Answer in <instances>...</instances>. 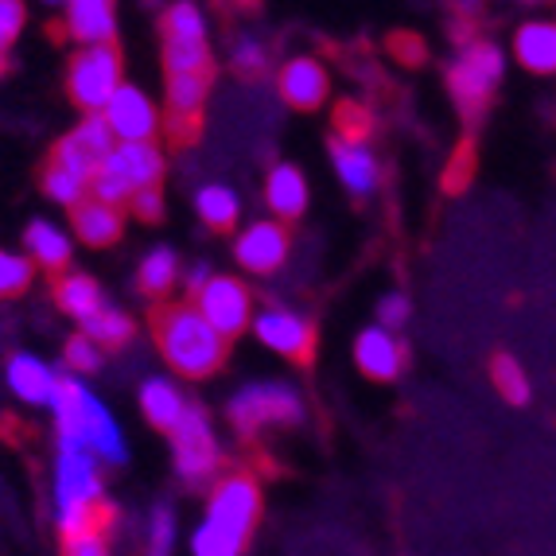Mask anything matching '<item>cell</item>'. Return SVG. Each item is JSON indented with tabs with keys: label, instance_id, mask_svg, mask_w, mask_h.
<instances>
[{
	"label": "cell",
	"instance_id": "2e32d148",
	"mask_svg": "<svg viewBox=\"0 0 556 556\" xmlns=\"http://www.w3.org/2000/svg\"><path fill=\"white\" fill-rule=\"evenodd\" d=\"M354 358H358L362 374L374 378V381L397 378L401 366H405V351H401V343L390 331H381V327H370V331L358 334V343H354Z\"/></svg>",
	"mask_w": 556,
	"mask_h": 556
},
{
	"label": "cell",
	"instance_id": "f1b7e54d",
	"mask_svg": "<svg viewBox=\"0 0 556 556\" xmlns=\"http://www.w3.org/2000/svg\"><path fill=\"white\" fill-rule=\"evenodd\" d=\"M83 334L93 346H121L132 334V324L121 312H113V307H102L98 316L83 324Z\"/></svg>",
	"mask_w": 556,
	"mask_h": 556
},
{
	"label": "cell",
	"instance_id": "484cf974",
	"mask_svg": "<svg viewBox=\"0 0 556 556\" xmlns=\"http://www.w3.org/2000/svg\"><path fill=\"white\" fill-rule=\"evenodd\" d=\"M176 273H179V257L167 245H160V250H152L149 257L140 261L137 285L144 296H164L167 288L176 285Z\"/></svg>",
	"mask_w": 556,
	"mask_h": 556
},
{
	"label": "cell",
	"instance_id": "5b68a950",
	"mask_svg": "<svg viewBox=\"0 0 556 556\" xmlns=\"http://www.w3.org/2000/svg\"><path fill=\"white\" fill-rule=\"evenodd\" d=\"M164 63L172 78H211V47L206 24L195 4H172L164 12Z\"/></svg>",
	"mask_w": 556,
	"mask_h": 556
},
{
	"label": "cell",
	"instance_id": "60d3db41",
	"mask_svg": "<svg viewBox=\"0 0 556 556\" xmlns=\"http://www.w3.org/2000/svg\"><path fill=\"white\" fill-rule=\"evenodd\" d=\"M464 164L471 167V144H464V149H459V160H455V167L447 172V187H452V191H459V187H464Z\"/></svg>",
	"mask_w": 556,
	"mask_h": 556
},
{
	"label": "cell",
	"instance_id": "9a60e30c",
	"mask_svg": "<svg viewBox=\"0 0 556 556\" xmlns=\"http://www.w3.org/2000/svg\"><path fill=\"white\" fill-rule=\"evenodd\" d=\"M327 71L316 59H292V63L280 71L277 90L292 110H319L327 98Z\"/></svg>",
	"mask_w": 556,
	"mask_h": 556
},
{
	"label": "cell",
	"instance_id": "d590c367",
	"mask_svg": "<svg viewBox=\"0 0 556 556\" xmlns=\"http://www.w3.org/2000/svg\"><path fill=\"white\" fill-rule=\"evenodd\" d=\"M98 362H102V354H98V346L86 339V334H75L71 343H66V366H75V370H98Z\"/></svg>",
	"mask_w": 556,
	"mask_h": 556
},
{
	"label": "cell",
	"instance_id": "4316f807",
	"mask_svg": "<svg viewBox=\"0 0 556 556\" xmlns=\"http://www.w3.org/2000/svg\"><path fill=\"white\" fill-rule=\"evenodd\" d=\"M195 206H199V214H203V223L211 226V230H233V223H238V214H241V206H238V195H233L230 187H203L195 195Z\"/></svg>",
	"mask_w": 556,
	"mask_h": 556
},
{
	"label": "cell",
	"instance_id": "4dcf8cb0",
	"mask_svg": "<svg viewBox=\"0 0 556 556\" xmlns=\"http://www.w3.org/2000/svg\"><path fill=\"white\" fill-rule=\"evenodd\" d=\"M491 378H494V386H498V393L510 401V405H526V401H529V378L521 374V366L510 358V354H498V358H494Z\"/></svg>",
	"mask_w": 556,
	"mask_h": 556
},
{
	"label": "cell",
	"instance_id": "4fadbf2b",
	"mask_svg": "<svg viewBox=\"0 0 556 556\" xmlns=\"http://www.w3.org/2000/svg\"><path fill=\"white\" fill-rule=\"evenodd\" d=\"M102 117L113 140H121V144H149V137L156 132V110L137 86H121Z\"/></svg>",
	"mask_w": 556,
	"mask_h": 556
},
{
	"label": "cell",
	"instance_id": "5bb4252c",
	"mask_svg": "<svg viewBox=\"0 0 556 556\" xmlns=\"http://www.w3.org/2000/svg\"><path fill=\"white\" fill-rule=\"evenodd\" d=\"M288 230L280 223H253L238 238V261L250 273H277L288 257Z\"/></svg>",
	"mask_w": 556,
	"mask_h": 556
},
{
	"label": "cell",
	"instance_id": "6da1fadb",
	"mask_svg": "<svg viewBox=\"0 0 556 556\" xmlns=\"http://www.w3.org/2000/svg\"><path fill=\"white\" fill-rule=\"evenodd\" d=\"M261 514V486L253 475H230L218 482L203 526L195 529V556H241Z\"/></svg>",
	"mask_w": 556,
	"mask_h": 556
},
{
	"label": "cell",
	"instance_id": "8992f818",
	"mask_svg": "<svg viewBox=\"0 0 556 556\" xmlns=\"http://www.w3.org/2000/svg\"><path fill=\"white\" fill-rule=\"evenodd\" d=\"M121 90V55L117 47H83L71 59L66 71V93L78 110H86L90 117L105 113V105L113 102V93Z\"/></svg>",
	"mask_w": 556,
	"mask_h": 556
},
{
	"label": "cell",
	"instance_id": "ffe728a7",
	"mask_svg": "<svg viewBox=\"0 0 556 556\" xmlns=\"http://www.w3.org/2000/svg\"><path fill=\"white\" fill-rule=\"evenodd\" d=\"M331 160L334 172L351 187V195H370L374 187H378V160H374L370 149L346 144V140H331Z\"/></svg>",
	"mask_w": 556,
	"mask_h": 556
},
{
	"label": "cell",
	"instance_id": "44dd1931",
	"mask_svg": "<svg viewBox=\"0 0 556 556\" xmlns=\"http://www.w3.org/2000/svg\"><path fill=\"white\" fill-rule=\"evenodd\" d=\"M75 230L86 245H110V241L121 238L125 230V218H121L117 206H105L98 199H83L75 206Z\"/></svg>",
	"mask_w": 556,
	"mask_h": 556
},
{
	"label": "cell",
	"instance_id": "7c38bea8",
	"mask_svg": "<svg viewBox=\"0 0 556 556\" xmlns=\"http://www.w3.org/2000/svg\"><path fill=\"white\" fill-rule=\"evenodd\" d=\"M253 331H257V339L269 351L285 354V358L292 362H312V351H316V331H312V324L300 316H292V312H285V307H269V312H261L257 324H253Z\"/></svg>",
	"mask_w": 556,
	"mask_h": 556
},
{
	"label": "cell",
	"instance_id": "3957f363",
	"mask_svg": "<svg viewBox=\"0 0 556 556\" xmlns=\"http://www.w3.org/2000/svg\"><path fill=\"white\" fill-rule=\"evenodd\" d=\"M51 408H55V425H59V447H86L90 455H102L110 464L125 459V444H121L117 425H113V417L105 413L102 401H93V393L86 390L83 381L59 378Z\"/></svg>",
	"mask_w": 556,
	"mask_h": 556
},
{
	"label": "cell",
	"instance_id": "e0dca14e",
	"mask_svg": "<svg viewBox=\"0 0 556 556\" xmlns=\"http://www.w3.org/2000/svg\"><path fill=\"white\" fill-rule=\"evenodd\" d=\"M66 31L86 47H110L117 20L110 0H75L66 4Z\"/></svg>",
	"mask_w": 556,
	"mask_h": 556
},
{
	"label": "cell",
	"instance_id": "e575fe53",
	"mask_svg": "<svg viewBox=\"0 0 556 556\" xmlns=\"http://www.w3.org/2000/svg\"><path fill=\"white\" fill-rule=\"evenodd\" d=\"M20 28H24V4H16V0H0V59H4V51L16 43Z\"/></svg>",
	"mask_w": 556,
	"mask_h": 556
},
{
	"label": "cell",
	"instance_id": "74e56055",
	"mask_svg": "<svg viewBox=\"0 0 556 556\" xmlns=\"http://www.w3.org/2000/svg\"><path fill=\"white\" fill-rule=\"evenodd\" d=\"M408 319V300L405 296H386L381 300V331H397V327H405Z\"/></svg>",
	"mask_w": 556,
	"mask_h": 556
},
{
	"label": "cell",
	"instance_id": "1f68e13d",
	"mask_svg": "<svg viewBox=\"0 0 556 556\" xmlns=\"http://www.w3.org/2000/svg\"><path fill=\"white\" fill-rule=\"evenodd\" d=\"M31 285V261L16 257V253L0 250V300L20 296Z\"/></svg>",
	"mask_w": 556,
	"mask_h": 556
},
{
	"label": "cell",
	"instance_id": "f546056e",
	"mask_svg": "<svg viewBox=\"0 0 556 556\" xmlns=\"http://www.w3.org/2000/svg\"><path fill=\"white\" fill-rule=\"evenodd\" d=\"M86 179L83 176H75V172H66V167H59V164H47L43 167V191L55 203H63V206H78L83 203V195H86Z\"/></svg>",
	"mask_w": 556,
	"mask_h": 556
},
{
	"label": "cell",
	"instance_id": "7402d4cb",
	"mask_svg": "<svg viewBox=\"0 0 556 556\" xmlns=\"http://www.w3.org/2000/svg\"><path fill=\"white\" fill-rule=\"evenodd\" d=\"M140 408H144V417H149L152 425L167 428V432H176V425L184 420V413H187L179 390L164 378H149L144 386H140Z\"/></svg>",
	"mask_w": 556,
	"mask_h": 556
},
{
	"label": "cell",
	"instance_id": "8fae6325",
	"mask_svg": "<svg viewBox=\"0 0 556 556\" xmlns=\"http://www.w3.org/2000/svg\"><path fill=\"white\" fill-rule=\"evenodd\" d=\"M250 288L233 277H211L206 288L195 296L199 316L223 334V339H233V334L245 331L250 324Z\"/></svg>",
	"mask_w": 556,
	"mask_h": 556
},
{
	"label": "cell",
	"instance_id": "603a6c76",
	"mask_svg": "<svg viewBox=\"0 0 556 556\" xmlns=\"http://www.w3.org/2000/svg\"><path fill=\"white\" fill-rule=\"evenodd\" d=\"M265 199H269V211H277V218H296L307 206V184L292 164L273 167L269 184H265Z\"/></svg>",
	"mask_w": 556,
	"mask_h": 556
},
{
	"label": "cell",
	"instance_id": "d6986e66",
	"mask_svg": "<svg viewBox=\"0 0 556 556\" xmlns=\"http://www.w3.org/2000/svg\"><path fill=\"white\" fill-rule=\"evenodd\" d=\"M521 66L538 71V75H556V20H533L514 39Z\"/></svg>",
	"mask_w": 556,
	"mask_h": 556
},
{
	"label": "cell",
	"instance_id": "836d02e7",
	"mask_svg": "<svg viewBox=\"0 0 556 556\" xmlns=\"http://www.w3.org/2000/svg\"><path fill=\"white\" fill-rule=\"evenodd\" d=\"M172 545H176V514L160 506L152 514V529H149V553L152 556H172Z\"/></svg>",
	"mask_w": 556,
	"mask_h": 556
},
{
	"label": "cell",
	"instance_id": "ac0fdd59",
	"mask_svg": "<svg viewBox=\"0 0 556 556\" xmlns=\"http://www.w3.org/2000/svg\"><path fill=\"white\" fill-rule=\"evenodd\" d=\"M9 386L16 397L31 401V405H51V401H55V390H59V378L47 362L31 358V354H12Z\"/></svg>",
	"mask_w": 556,
	"mask_h": 556
},
{
	"label": "cell",
	"instance_id": "52a82bcc",
	"mask_svg": "<svg viewBox=\"0 0 556 556\" xmlns=\"http://www.w3.org/2000/svg\"><path fill=\"white\" fill-rule=\"evenodd\" d=\"M502 78V55L491 43H471L447 71V90L467 121H479L494 98V86Z\"/></svg>",
	"mask_w": 556,
	"mask_h": 556
},
{
	"label": "cell",
	"instance_id": "8d00e7d4",
	"mask_svg": "<svg viewBox=\"0 0 556 556\" xmlns=\"http://www.w3.org/2000/svg\"><path fill=\"white\" fill-rule=\"evenodd\" d=\"M265 63H269V55H265V47H261V43H253V39L238 43L233 66H238L241 75H261V71H265Z\"/></svg>",
	"mask_w": 556,
	"mask_h": 556
},
{
	"label": "cell",
	"instance_id": "f35d334b",
	"mask_svg": "<svg viewBox=\"0 0 556 556\" xmlns=\"http://www.w3.org/2000/svg\"><path fill=\"white\" fill-rule=\"evenodd\" d=\"M132 211L144 218V223H156L160 214H164V199H160V187H149V191H140V195H132Z\"/></svg>",
	"mask_w": 556,
	"mask_h": 556
},
{
	"label": "cell",
	"instance_id": "cb8c5ba5",
	"mask_svg": "<svg viewBox=\"0 0 556 556\" xmlns=\"http://www.w3.org/2000/svg\"><path fill=\"white\" fill-rule=\"evenodd\" d=\"M55 300L59 307H63L66 316H75L78 324H86V319H93L98 312H102V288L93 285L90 277H83V273H71V277H63L55 285Z\"/></svg>",
	"mask_w": 556,
	"mask_h": 556
},
{
	"label": "cell",
	"instance_id": "d6a6232c",
	"mask_svg": "<svg viewBox=\"0 0 556 556\" xmlns=\"http://www.w3.org/2000/svg\"><path fill=\"white\" fill-rule=\"evenodd\" d=\"M370 113L362 110L358 102H343L339 110H334V129H339V140H346V144H362L366 140V132H370Z\"/></svg>",
	"mask_w": 556,
	"mask_h": 556
},
{
	"label": "cell",
	"instance_id": "7a4b0ae2",
	"mask_svg": "<svg viewBox=\"0 0 556 556\" xmlns=\"http://www.w3.org/2000/svg\"><path fill=\"white\" fill-rule=\"evenodd\" d=\"M152 331L164 358L187 378H206L223 366L226 339L199 316L195 304H160L152 312Z\"/></svg>",
	"mask_w": 556,
	"mask_h": 556
},
{
	"label": "cell",
	"instance_id": "ba28073f",
	"mask_svg": "<svg viewBox=\"0 0 556 556\" xmlns=\"http://www.w3.org/2000/svg\"><path fill=\"white\" fill-rule=\"evenodd\" d=\"M304 420V401L292 386H280V381H257V386H245L238 397L230 401V425L245 437L261 432L269 425H300Z\"/></svg>",
	"mask_w": 556,
	"mask_h": 556
},
{
	"label": "cell",
	"instance_id": "d4e9b609",
	"mask_svg": "<svg viewBox=\"0 0 556 556\" xmlns=\"http://www.w3.org/2000/svg\"><path fill=\"white\" fill-rule=\"evenodd\" d=\"M206 83L211 78L187 75V78H172L167 83V121H203V102H206Z\"/></svg>",
	"mask_w": 556,
	"mask_h": 556
},
{
	"label": "cell",
	"instance_id": "83f0119b",
	"mask_svg": "<svg viewBox=\"0 0 556 556\" xmlns=\"http://www.w3.org/2000/svg\"><path fill=\"white\" fill-rule=\"evenodd\" d=\"M28 250L36 253V261L43 269H63L71 261V241L63 230H55L51 223H31L28 226Z\"/></svg>",
	"mask_w": 556,
	"mask_h": 556
},
{
	"label": "cell",
	"instance_id": "30bf717a",
	"mask_svg": "<svg viewBox=\"0 0 556 556\" xmlns=\"http://www.w3.org/2000/svg\"><path fill=\"white\" fill-rule=\"evenodd\" d=\"M113 149H117V140H113L105 117L98 113V117H86L83 125L71 132V137L59 140L51 164L66 167V172H75V176H83L86 184H90V179L98 176V167L105 164V156H110Z\"/></svg>",
	"mask_w": 556,
	"mask_h": 556
},
{
	"label": "cell",
	"instance_id": "277c9868",
	"mask_svg": "<svg viewBox=\"0 0 556 556\" xmlns=\"http://www.w3.org/2000/svg\"><path fill=\"white\" fill-rule=\"evenodd\" d=\"M160 176H164V156L156 152V144H117L90 179L93 199L105 206L132 203V195L156 187Z\"/></svg>",
	"mask_w": 556,
	"mask_h": 556
},
{
	"label": "cell",
	"instance_id": "ab89813d",
	"mask_svg": "<svg viewBox=\"0 0 556 556\" xmlns=\"http://www.w3.org/2000/svg\"><path fill=\"white\" fill-rule=\"evenodd\" d=\"M390 47H393V55H397L401 63H408V66L425 63V43H420L417 36H393Z\"/></svg>",
	"mask_w": 556,
	"mask_h": 556
},
{
	"label": "cell",
	"instance_id": "9c48e42d",
	"mask_svg": "<svg viewBox=\"0 0 556 556\" xmlns=\"http://www.w3.org/2000/svg\"><path fill=\"white\" fill-rule=\"evenodd\" d=\"M172 444H176V467L187 482H206L218 471V440H214L203 408L187 405L184 420L172 432Z\"/></svg>",
	"mask_w": 556,
	"mask_h": 556
}]
</instances>
